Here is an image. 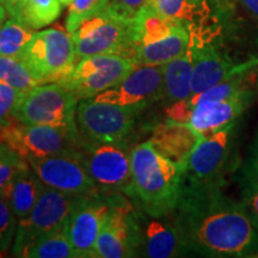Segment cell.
<instances>
[{"instance_id":"6da1fadb","label":"cell","mask_w":258,"mask_h":258,"mask_svg":"<svg viewBox=\"0 0 258 258\" xmlns=\"http://www.w3.org/2000/svg\"><path fill=\"white\" fill-rule=\"evenodd\" d=\"M186 252L206 257H251L258 251V226L243 202L220 191L219 183L182 182L171 214Z\"/></svg>"},{"instance_id":"7a4b0ae2","label":"cell","mask_w":258,"mask_h":258,"mask_svg":"<svg viewBox=\"0 0 258 258\" xmlns=\"http://www.w3.org/2000/svg\"><path fill=\"white\" fill-rule=\"evenodd\" d=\"M131 161L124 195L138 211L151 217L172 214L182 192V166L158 152L150 140L132 147Z\"/></svg>"},{"instance_id":"3957f363","label":"cell","mask_w":258,"mask_h":258,"mask_svg":"<svg viewBox=\"0 0 258 258\" xmlns=\"http://www.w3.org/2000/svg\"><path fill=\"white\" fill-rule=\"evenodd\" d=\"M76 62L99 54H115L133 59L135 53L134 19L108 5L104 11L84 22L73 32Z\"/></svg>"},{"instance_id":"277c9868","label":"cell","mask_w":258,"mask_h":258,"mask_svg":"<svg viewBox=\"0 0 258 258\" xmlns=\"http://www.w3.org/2000/svg\"><path fill=\"white\" fill-rule=\"evenodd\" d=\"M78 101L60 84H42L25 93L15 112V120L24 124L48 125L79 135L77 125Z\"/></svg>"},{"instance_id":"5b68a950","label":"cell","mask_w":258,"mask_h":258,"mask_svg":"<svg viewBox=\"0 0 258 258\" xmlns=\"http://www.w3.org/2000/svg\"><path fill=\"white\" fill-rule=\"evenodd\" d=\"M110 211L97 238L93 258L141 257L140 212L124 194H110Z\"/></svg>"},{"instance_id":"8992f818","label":"cell","mask_w":258,"mask_h":258,"mask_svg":"<svg viewBox=\"0 0 258 258\" xmlns=\"http://www.w3.org/2000/svg\"><path fill=\"white\" fill-rule=\"evenodd\" d=\"M145 108L122 106L83 99L77 108L80 138L96 143H128L133 137Z\"/></svg>"},{"instance_id":"52a82bcc","label":"cell","mask_w":258,"mask_h":258,"mask_svg":"<svg viewBox=\"0 0 258 258\" xmlns=\"http://www.w3.org/2000/svg\"><path fill=\"white\" fill-rule=\"evenodd\" d=\"M84 196H74L44 186L28 217L18 220L11 253L23 257L29 246L69 221L73 209Z\"/></svg>"},{"instance_id":"ba28073f","label":"cell","mask_w":258,"mask_h":258,"mask_svg":"<svg viewBox=\"0 0 258 258\" xmlns=\"http://www.w3.org/2000/svg\"><path fill=\"white\" fill-rule=\"evenodd\" d=\"M77 62L56 83L70 90L79 101L95 98L105 90L114 88L138 66L133 59L115 54L88 56Z\"/></svg>"},{"instance_id":"9c48e42d","label":"cell","mask_w":258,"mask_h":258,"mask_svg":"<svg viewBox=\"0 0 258 258\" xmlns=\"http://www.w3.org/2000/svg\"><path fill=\"white\" fill-rule=\"evenodd\" d=\"M78 151L98 192L123 194L132 176L131 144L96 143L80 138Z\"/></svg>"},{"instance_id":"30bf717a","label":"cell","mask_w":258,"mask_h":258,"mask_svg":"<svg viewBox=\"0 0 258 258\" xmlns=\"http://www.w3.org/2000/svg\"><path fill=\"white\" fill-rule=\"evenodd\" d=\"M19 59L42 84L56 83L76 64L72 35L55 28L35 32Z\"/></svg>"},{"instance_id":"8fae6325","label":"cell","mask_w":258,"mask_h":258,"mask_svg":"<svg viewBox=\"0 0 258 258\" xmlns=\"http://www.w3.org/2000/svg\"><path fill=\"white\" fill-rule=\"evenodd\" d=\"M0 143L6 144L29 161L77 151L80 135L48 125L24 124L12 120L0 125Z\"/></svg>"},{"instance_id":"7c38bea8","label":"cell","mask_w":258,"mask_h":258,"mask_svg":"<svg viewBox=\"0 0 258 258\" xmlns=\"http://www.w3.org/2000/svg\"><path fill=\"white\" fill-rule=\"evenodd\" d=\"M237 121L203 137L182 165V182L191 184L219 183L230 160Z\"/></svg>"},{"instance_id":"4fadbf2b","label":"cell","mask_w":258,"mask_h":258,"mask_svg":"<svg viewBox=\"0 0 258 258\" xmlns=\"http://www.w3.org/2000/svg\"><path fill=\"white\" fill-rule=\"evenodd\" d=\"M150 4L163 16L184 25L190 40L198 43L215 40L227 14L225 0H151Z\"/></svg>"},{"instance_id":"5bb4252c","label":"cell","mask_w":258,"mask_h":258,"mask_svg":"<svg viewBox=\"0 0 258 258\" xmlns=\"http://www.w3.org/2000/svg\"><path fill=\"white\" fill-rule=\"evenodd\" d=\"M44 186L74 196L98 192L79 151L28 161Z\"/></svg>"},{"instance_id":"9a60e30c","label":"cell","mask_w":258,"mask_h":258,"mask_svg":"<svg viewBox=\"0 0 258 258\" xmlns=\"http://www.w3.org/2000/svg\"><path fill=\"white\" fill-rule=\"evenodd\" d=\"M213 41L198 43L190 40L194 46V69L191 79V96L206 91L212 86L247 72L258 63V59L237 62L227 51L213 43Z\"/></svg>"},{"instance_id":"2e32d148","label":"cell","mask_w":258,"mask_h":258,"mask_svg":"<svg viewBox=\"0 0 258 258\" xmlns=\"http://www.w3.org/2000/svg\"><path fill=\"white\" fill-rule=\"evenodd\" d=\"M164 69L159 66H137L120 84L97 95L95 101L122 106L147 109L163 99Z\"/></svg>"},{"instance_id":"e0dca14e","label":"cell","mask_w":258,"mask_h":258,"mask_svg":"<svg viewBox=\"0 0 258 258\" xmlns=\"http://www.w3.org/2000/svg\"><path fill=\"white\" fill-rule=\"evenodd\" d=\"M110 211L109 196L96 192L84 196L69 219V235L77 258H93L97 238Z\"/></svg>"},{"instance_id":"ac0fdd59","label":"cell","mask_w":258,"mask_h":258,"mask_svg":"<svg viewBox=\"0 0 258 258\" xmlns=\"http://www.w3.org/2000/svg\"><path fill=\"white\" fill-rule=\"evenodd\" d=\"M252 99L253 93L246 89L224 101L200 103L192 108L188 124L200 137H207L237 121Z\"/></svg>"},{"instance_id":"d6986e66","label":"cell","mask_w":258,"mask_h":258,"mask_svg":"<svg viewBox=\"0 0 258 258\" xmlns=\"http://www.w3.org/2000/svg\"><path fill=\"white\" fill-rule=\"evenodd\" d=\"M140 222L143 230L141 257L172 258L188 253L171 214L151 217L140 212Z\"/></svg>"},{"instance_id":"ffe728a7","label":"cell","mask_w":258,"mask_h":258,"mask_svg":"<svg viewBox=\"0 0 258 258\" xmlns=\"http://www.w3.org/2000/svg\"><path fill=\"white\" fill-rule=\"evenodd\" d=\"M201 138L188 123L166 120L154 129L150 143L160 154L182 166Z\"/></svg>"},{"instance_id":"44dd1931","label":"cell","mask_w":258,"mask_h":258,"mask_svg":"<svg viewBox=\"0 0 258 258\" xmlns=\"http://www.w3.org/2000/svg\"><path fill=\"white\" fill-rule=\"evenodd\" d=\"M189 46L190 32L184 25L177 24L166 37L137 48L133 60L138 66L165 64L183 55Z\"/></svg>"},{"instance_id":"7402d4cb","label":"cell","mask_w":258,"mask_h":258,"mask_svg":"<svg viewBox=\"0 0 258 258\" xmlns=\"http://www.w3.org/2000/svg\"><path fill=\"white\" fill-rule=\"evenodd\" d=\"M194 54V46L190 42L188 50L183 55L163 64L164 86L161 101L172 104L191 97Z\"/></svg>"},{"instance_id":"603a6c76","label":"cell","mask_w":258,"mask_h":258,"mask_svg":"<svg viewBox=\"0 0 258 258\" xmlns=\"http://www.w3.org/2000/svg\"><path fill=\"white\" fill-rule=\"evenodd\" d=\"M43 188L44 184L32 170L30 164L19 171L4 194V198L8 200L17 220L28 217L36 205Z\"/></svg>"},{"instance_id":"cb8c5ba5","label":"cell","mask_w":258,"mask_h":258,"mask_svg":"<svg viewBox=\"0 0 258 258\" xmlns=\"http://www.w3.org/2000/svg\"><path fill=\"white\" fill-rule=\"evenodd\" d=\"M134 19L135 50L145 44L153 43L171 34L177 22L165 17L158 12L152 5L148 4L138 12Z\"/></svg>"},{"instance_id":"d4e9b609","label":"cell","mask_w":258,"mask_h":258,"mask_svg":"<svg viewBox=\"0 0 258 258\" xmlns=\"http://www.w3.org/2000/svg\"><path fill=\"white\" fill-rule=\"evenodd\" d=\"M61 8L60 0H19L8 14L37 30L55 22L61 14Z\"/></svg>"},{"instance_id":"484cf974","label":"cell","mask_w":258,"mask_h":258,"mask_svg":"<svg viewBox=\"0 0 258 258\" xmlns=\"http://www.w3.org/2000/svg\"><path fill=\"white\" fill-rule=\"evenodd\" d=\"M69 222V221H67ZM62 226L51 233L35 241L25 251L23 257L27 258H77L69 235V224Z\"/></svg>"},{"instance_id":"4316f807","label":"cell","mask_w":258,"mask_h":258,"mask_svg":"<svg viewBox=\"0 0 258 258\" xmlns=\"http://www.w3.org/2000/svg\"><path fill=\"white\" fill-rule=\"evenodd\" d=\"M34 34V29L10 16L0 25V55L19 57Z\"/></svg>"},{"instance_id":"83f0119b","label":"cell","mask_w":258,"mask_h":258,"mask_svg":"<svg viewBox=\"0 0 258 258\" xmlns=\"http://www.w3.org/2000/svg\"><path fill=\"white\" fill-rule=\"evenodd\" d=\"M0 83L22 92H29L42 83L19 57L0 55Z\"/></svg>"},{"instance_id":"f1b7e54d","label":"cell","mask_w":258,"mask_h":258,"mask_svg":"<svg viewBox=\"0 0 258 258\" xmlns=\"http://www.w3.org/2000/svg\"><path fill=\"white\" fill-rule=\"evenodd\" d=\"M247 88L244 84V73H241L212 86L206 91L192 95L190 98H188V103L191 108H194L195 105L203 102L224 101V99L231 98V97L243 92Z\"/></svg>"},{"instance_id":"f546056e","label":"cell","mask_w":258,"mask_h":258,"mask_svg":"<svg viewBox=\"0 0 258 258\" xmlns=\"http://www.w3.org/2000/svg\"><path fill=\"white\" fill-rule=\"evenodd\" d=\"M109 3L110 0H72L66 18V30L73 34L84 22L104 11Z\"/></svg>"},{"instance_id":"4dcf8cb0","label":"cell","mask_w":258,"mask_h":258,"mask_svg":"<svg viewBox=\"0 0 258 258\" xmlns=\"http://www.w3.org/2000/svg\"><path fill=\"white\" fill-rule=\"evenodd\" d=\"M29 165L28 160L4 143H0V195L4 196L17 173Z\"/></svg>"},{"instance_id":"1f68e13d","label":"cell","mask_w":258,"mask_h":258,"mask_svg":"<svg viewBox=\"0 0 258 258\" xmlns=\"http://www.w3.org/2000/svg\"><path fill=\"white\" fill-rule=\"evenodd\" d=\"M18 220L8 200L0 195V253H6L14 244Z\"/></svg>"},{"instance_id":"d6a6232c","label":"cell","mask_w":258,"mask_h":258,"mask_svg":"<svg viewBox=\"0 0 258 258\" xmlns=\"http://www.w3.org/2000/svg\"><path fill=\"white\" fill-rule=\"evenodd\" d=\"M24 96L25 92L0 83V125L15 120V112Z\"/></svg>"},{"instance_id":"836d02e7","label":"cell","mask_w":258,"mask_h":258,"mask_svg":"<svg viewBox=\"0 0 258 258\" xmlns=\"http://www.w3.org/2000/svg\"><path fill=\"white\" fill-rule=\"evenodd\" d=\"M243 203L254 224L258 226V177H250L243 196Z\"/></svg>"},{"instance_id":"e575fe53","label":"cell","mask_w":258,"mask_h":258,"mask_svg":"<svg viewBox=\"0 0 258 258\" xmlns=\"http://www.w3.org/2000/svg\"><path fill=\"white\" fill-rule=\"evenodd\" d=\"M150 2L151 0H110L109 5L125 17L134 18Z\"/></svg>"},{"instance_id":"d590c367","label":"cell","mask_w":258,"mask_h":258,"mask_svg":"<svg viewBox=\"0 0 258 258\" xmlns=\"http://www.w3.org/2000/svg\"><path fill=\"white\" fill-rule=\"evenodd\" d=\"M239 3L252 17L258 19V0H239Z\"/></svg>"},{"instance_id":"8d00e7d4","label":"cell","mask_w":258,"mask_h":258,"mask_svg":"<svg viewBox=\"0 0 258 258\" xmlns=\"http://www.w3.org/2000/svg\"><path fill=\"white\" fill-rule=\"evenodd\" d=\"M249 177H258V146L251 157L249 164Z\"/></svg>"},{"instance_id":"74e56055","label":"cell","mask_w":258,"mask_h":258,"mask_svg":"<svg viewBox=\"0 0 258 258\" xmlns=\"http://www.w3.org/2000/svg\"><path fill=\"white\" fill-rule=\"evenodd\" d=\"M18 2H19V0H0V3H2V4L5 6L8 11H9L10 9L14 8V6L17 4Z\"/></svg>"},{"instance_id":"f35d334b","label":"cell","mask_w":258,"mask_h":258,"mask_svg":"<svg viewBox=\"0 0 258 258\" xmlns=\"http://www.w3.org/2000/svg\"><path fill=\"white\" fill-rule=\"evenodd\" d=\"M8 15H9L8 10H6L5 6L0 3V25L4 23V21L6 19V16Z\"/></svg>"},{"instance_id":"ab89813d","label":"cell","mask_w":258,"mask_h":258,"mask_svg":"<svg viewBox=\"0 0 258 258\" xmlns=\"http://www.w3.org/2000/svg\"><path fill=\"white\" fill-rule=\"evenodd\" d=\"M60 3L62 4V6H70L71 3H72V0H60Z\"/></svg>"},{"instance_id":"60d3db41","label":"cell","mask_w":258,"mask_h":258,"mask_svg":"<svg viewBox=\"0 0 258 258\" xmlns=\"http://www.w3.org/2000/svg\"><path fill=\"white\" fill-rule=\"evenodd\" d=\"M252 257H257V258H258V254H257V253H256V254H253V256H252Z\"/></svg>"},{"instance_id":"b9f144b4","label":"cell","mask_w":258,"mask_h":258,"mask_svg":"<svg viewBox=\"0 0 258 258\" xmlns=\"http://www.w3.org/2000/svg\"><path fill=\"white\" fill-rule=\"evenodd\" d=\"M3 256V254H0V257H2Z\"/></svg>"}]
</instances>
